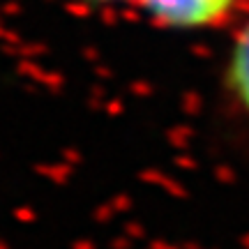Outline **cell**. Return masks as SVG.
<instances>
[{
    "label": "cell",
    "mask_w": 249,
    "mask_h": 249,
    "mask_svg": "<svg viewBox=\"0 0 249 249\" xmlns=\"http://www.w3.org/2000/svg\"><path fill=\"white\" fill-rule=\"evenodd\" d=\"M229 86L242 108L249 113V21L235 35L229 60Z\"/></svg>",
    "instance_id": "obj_2"
},
{
    "label": "cell",
    "mask_w": 249,
    "mask_h": 249,
    "mask_svg": "<svg viewBox=\"0 0 249 249\" xmlns=\"http://www.w3.org/2000/svg\"><path fill=\"white\" fill-rule=\"evenodd\" d=\"M152 21L166 28H208L219 23L238 0H136Z\"/></svg>",
    "instance_id": "obj_1"
},
{
    "label": "cell",
    "mask_w": 249,
    "mask_h": 249,
    "mask_svg": "<svg viewBox=\"0 0 249 249\" xmlns=\"http://www.w3.org/2000/svg\"><path fill=\"white\" fill-rule=\"evenodd\" d=\"M86 2H123V0H86Z\"/></svg>",
    "instance_id": "obj_3"
}]
</instances>
